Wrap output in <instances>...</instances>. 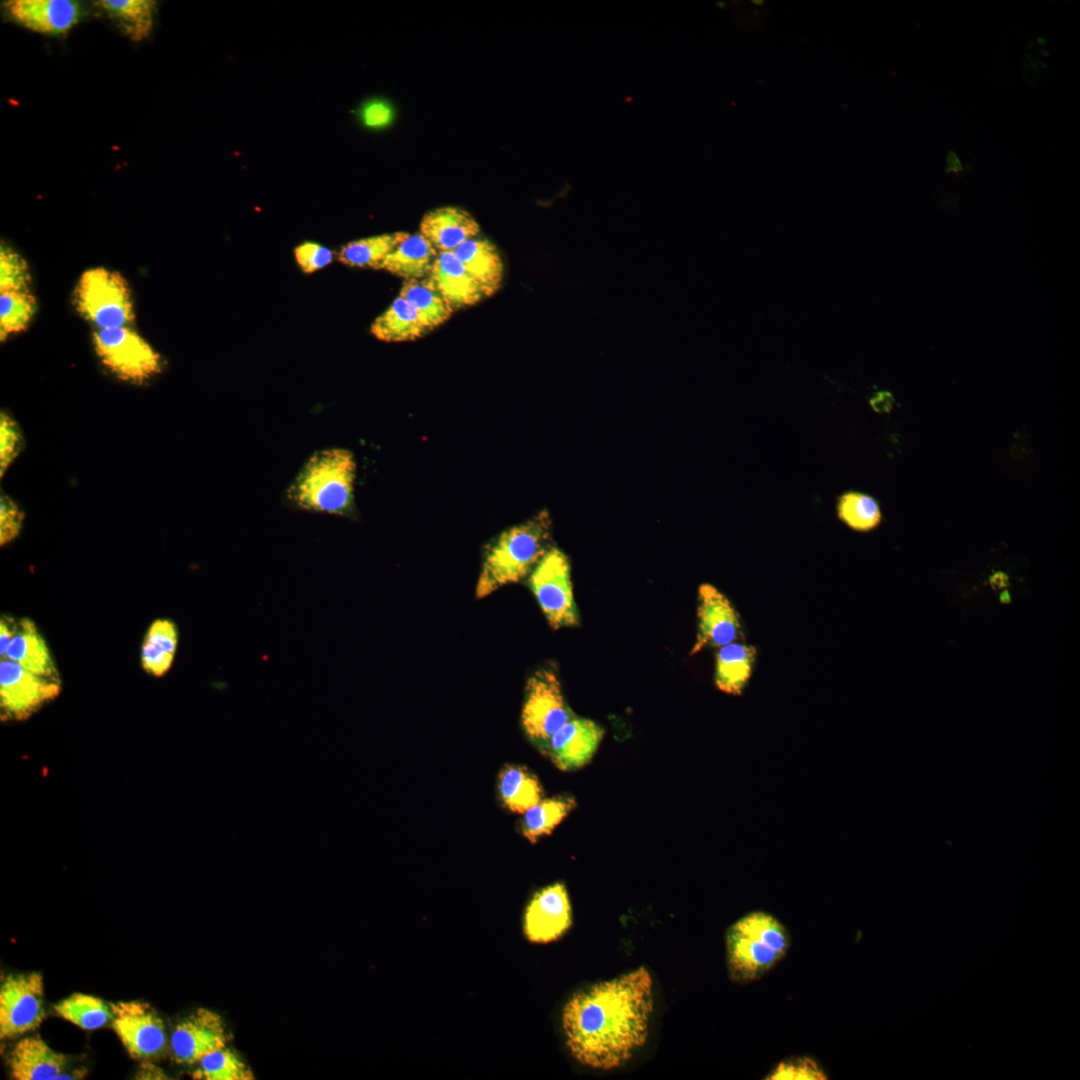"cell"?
Segmentation results:
<instances>
[{
  "label": "cell",
  "mask_w": 1080,
  "mask_h": 1080,
  "mask_svg": "<svg viewBox=\"0 0 1080 1080\" xmlns=\"http://www.w3.org/2000/svg\"><path fill=\"white\" fill-rule=\"evenodd\" d=\"M552 520L546 510L501 532L483 553L476 597L484 598L531 574L551 548Z\"/></svg>",
  "instance_id": "7a4b0ae2"
},
{
  "label": "cell",
  "mask_w": 1080,
  "mask_h": 1080,
  "mask_svg": "<svg viewBox=\"0 0 1080 1080\" xmlns=\"http://www.w3.org/2000/svg\"><path fill=\"white\" fill-rule=\"evenodd\" d=\"M407 235L406 232H394L351 241L340 249L338 261L350 267L379 270L385 258Z\"/></svg>",
  "instance_id": "f1b7e54d"
},
{
  "label": "cell",
  "mask_w": 1080,
  "mask_h": 1080,
  "mask_svg": "<svg viewBox=\"0 0 1080 1080\" xmlns=\"http://www.w3.org/2000/svg\"><path fill=\"white\" fill-rule=\"evenodd\" d=\"M55 1012L63 1019L84 1030H95L112 1020L110 1005L102 999L84 993H74L54 1005Z\"/></svg>",
  "instance_id": "f546056e"
},
{
  "label": "cell",
  "mask_w": 1080,
  "mask_h": 1080,
  "mask_svg": "<svg viewBox=\"0 0 1080 1080\" xmlns=\"http://www.w3.org/2000/svg\"><path fill=\"white\" fill-rule=\"evenodd\" d=\"M36 311L35 298L28 291L0 292L1 341L24 331Z\"/></svg>",
  "instance_id": "d6a6232c"
},
{
  "label": "cell",
  "mask_w": 1080,
  "mask_h": 1080,
  "mask_svg": "<svg viewBox=\"0 0 1080 1080\" xmlns=\"http://www.w3.org/2000/svg\"><path fill=\"white\" fill-rule=\"evenodd\" d=\"M653 1010V979L645 967L594 984L574 993L562 1009L566 1046L583 1066L619 1068L646 1044Z\"/></svg>",
  "instance_id": "6da1fadb"
},
{
  "label": "cell",
  "mask_w": 1080,
  "mask_h": 1080,
  "mask_svg": "<svg viewBox=\"0 0 1080 1080\" xmlns=\"http://www.w3.org/2000/svg\"><path fill=\"white\" fill-rule=\"evenodd\" d=\"M92 344L101 364L122 381L142 385L161 372L160 355L129 327L97 329Z\"/></svg>",
  "instance_id": "8992f818"
},
{
  "label": "cell",
  "mask_w": 1080,
  "mask_h": 1080,
  "mask_svg": "<svg viewBox=\"0 0 1080 1080\" xmlns=\"http://www.w3.org/2000/svg\"><path fill=\"white\" fill-rule=\"evenodd\" d=\"M766 1079L824 1080L827 1075L816 1060L806 1056H793L781 1061Z\"/></svg>",
  "instance_id": "e575fe53"
},
{
  "label": "cell",
  "mask_w": 1080,
  "mask_h": 1080,
  "mask_svg": "<svg viewBox=\"0 0 1080 1080\" xmlns=\"http://www.w3.org/2000/svg\"><path fill=\"white\" fill-rule=\"evenodd\" d=\"M572 924V909L565 885L557 882L537 891L523 915V932L535 944L561 938Z\"/></svg>",
  "instance_id": "4fadbf2b"
},
{
  "label": "cell",
  "mask_w": 1080,
  "mask_h": 1080,
  "mask_svg": "<svg viewBox=\"0 0 1080 1080\" xmlns=\"http://www.w3.org/2000/svg\"><path fill=\"white\" fill-rule=\"evenodd\" d=\"M697 634L690 655L706 647L721 648L733 643L742 633L738 612L716 587L704 583L697 597Z\"/></svg>",
  "instance_id": "5bb4252c"
},
{
  "label": "cell",
  "mask_w": 1080,
  "mask_h": 1080,
  "mask_svg": "<svg viewBox=\"0 0 1080 1080\" xmlns=\"http://www.w3.org/2000/svg\"><path fill=\"white\" fill-rule=\"evenodd\" d=\"M3 658L20 664L41 677L60 680L46 641L28 618L17 622L16 633Z\"/></svg>",
  "instance_id": "ffe728a7"
},
{
  "label": "cell",
  "mask_w": 1080,
  "mask_h": 1080,
  "mask_svg": "<svg viewBox=\"0 0 1080 1080\" xmlns=\"http://www.w3.org/2000/svg\"><path fill=\"white\" fill-rule=\"evenodd\" d=\"M24 521V513L18 504L8 495L0 498V545L13 541L19 534Z\"/></svg>",
  "instance_id": "f35d334b"
},
{
  "label": "cell",
  "mask_w": 1080,
  "mask_h": 1080,
  "mask_svg": "<svg viewBox=\"0 0 1080 1080\" xmlns=\"http://www.w3.org/2000/svg\"><path fill=\"white\" fill-rule=\"evenodd\" d=\"M95 5L131 40L139 42L149 37L155 21V1L101 0Z\"/></svg>",
  "instance_id": "603a6c76"
},
{
  "label": "cell",
  "mask_w": 1080,
  "mask_h": 1080,
  "mask_svg": "<svg viewBox=\"0 0 1080 1080\" xmlns=\"http://www.w3.org/2000/svg\"><path fill=\"white\" fill-rule=\"evenodd\" d=\"M471 276L481 285L485 296L493 295L503 280L504 266L496 246L485 238H472L454 251Z\"/></svg>",
  "instance_id": "44dd1931"
},
{
  "label": "cell",
  "mask_w": 1080,
  "mask_h": 1080,
  "mask_svg": "<svg viewBox=\"0 0 1080 1080\" xmlns=\"http://www.w3.org/2000/svg\"><path fill=\"white\" fill-rule=\"evenodd\" d=\"M175 656L169 654L153 644L143 641L141 648V665L143 669L154 676H162L171 668Z\"/></svg>",
  "instance_id": "60d3db41"
},
{
  "label": "cell",
  "mask_w": 1080,
  "mask_h": 1080,
  "mask_svg": "<svg viewBox=\"0 0 1080 1080\" xmlns=\"http://www.w3.org/2000/svg\"><path fill=\"white\" fill-rule=\"evenodd\" d=\"M67 1062V1056L50 1048L39 1036L22 1038L9 1056L11 1076L16 1080L62 1079L67 1076Z\"/></svg>",
  "instance_id": "e0dca14e"
},
{
  "label": "cell",
  "mask_w": 1080,
  "mask_h": 1080,
  "mask_svg": "<svg viewBox=\"0 0 1080 1080\" xmlns=\"http://www.w3.org/2000/svg\"><path fill=\"white\" fill-rule=\"evenodd\" d=\"M755 657L756 649L751 645L730 643L721 647L715 662L717 688L727 694L740 695L751 677Z\"/></svg>",
  "instance_id": "cb8c5ba5"
},
{
  "label": "cell",
  "mask_w": 1080,
  "mask_h": 1080,
  "mask_svg": "<svg viewBox=\"0 0 1080 1080\" xmlns=\"http://www.w3.org/2000/svg\"><path fill=\"white\" fill-rule=\"evenodd\" d=\"M399 296L406 299L418 311L428 331L446 322L454 312L428 276L405 280Z\"/></svg>",
  "instance_id": "4316f807"
},
{
  "label": "cell",
  "mask_w": 1080,
  "mask_h": 1080,
  "mask_svg": "<svg viewBox=\"0 0 1080 1080\" xmlns=\"http://www.w3.org/2000/svg\"><path fill=\"white\" fill-rule=\"evenodd\" d=\"M438 254L436 248L423 235L408 233L385 258L379 270L408 279H421L429 275Z\"/></svg>",
  "instance_id": "7402d4cb"
},
{
  "label": "cell",
  "mask_w": 1080,
  "mask_h": 1080,
  "mask_svg": "<svg viewBox=\"0 0 1080 1080\" xmlns=\"http://www.w3.org/2000/svg\"><path fill=\"white\" fill-rule=\"evenodd\" d=\"M360 124L370 130H381L390 126L395 118L392 103L383 98H371L364 101L357 110Z\"/></svg>",
  "instance_id": "8d00e7d4"
},
{
  "label": "cell",
  "mask_w": 1080,
  "mask_h": 1080,
  "mask_svg": "<svg viewBox=\"0 0 1080 1080\" xmlns=\"http://www.w3.org/2000/svg\"><path fill=\"white\" fill-rule=\"evenodd\" d=\"M528 585L551 628L579 624L568 557L551 547L529 575Z\"/></svg>",
  "instance_id": "ba28073f"
},
{
  "label": "cell",
  "mask_w": 1080,
  "mask_h": 1080,
  "mask_svg": "<svg viewBox=\"0 0 1080 1080\" xmlns=\"http://www.w3.org/2000/svg\"><path fill=\"white\" fill-rule=\"evenodd\" d=\"M24 446V438L18 423L5 411L0 414V476L6 474L9 467L19 456Z\"/></svg>",
  "instance_id": "d590c367"
},
{
  "label": "cell",
  "mask_w": 1080,
  "mask_h": 1080,
  "mask_svg": "<svg viewBox=\"0 0 1080 1080\" xmlns=\"http://www.w3.org/2000/svg\"><path fill=\"white\" fill-rule=\"evenodd\" d=\"M112 1028L130 1057L148 1060L159 1056L167 1043L162 1018L148 1003L120 1001L110 1004Z\"/></svg>",
  "instance_id": "8fae6325"
},
{
  "label": "cell",
  "mask_w": 1080,
  "mask_h": 1080,
  "mask_svg": "<svg viewBox=\"0 0 1080 1080\" xmlns=\"http://www.w3.org/2000/svg\"><path fill=\"white\" fill-rule=\"evenodd\" d=\"M790 937L772 914L753 911L738 919L726 933L729 975L733 981L757 980L787 953Z\"/></svg>",
  "instance_id": "277c9868"
},
{
  "label": "cell",
  "mask_w": 1080,
  "mask_h": 1080,
  "mask_svg": "<svg viewBox=\"0 0 1080 1080\" xmlns=\"http://www.w3.org/2000/svg\"><path fill=\"white\" fill-rule=\"evenodd\" d=\"M29 268L26 261L8 246L0 249V292L28 291Z\"/></svg>",
  "instance_id": "836d02e7"
},
{
  "label": "cell",
  "mask_w": 1080,
  "mask_h": 1080,
  "mask_svg": "<svg viewBox=\"0 0 1080 1080\" xmlns=\"http://www.w3.org/2000/svg\"><path fill=\"white\" fill-rule=\"evenodd\" d=\"M230 1034L216 1012L198 1008L180 1021L170 1037L174 1060L179 1064L198 1063L205 1055L227 1046Z\"/></svg>",
  "instance_id": "7c38bea8"
},
{
  "label": "cell",
  "mask_w": 1080,
  "mask_h": 1080,
  "mask_svg": "<svg viewBox=\"0 0 1080 1080\" xmlns=\"http://www.w3.org/2000/svg\"><path fill=\"white\" fill-rule=\"evenodd\" d=\"M498 791L504 806L519 814H524L543 799L540 781L521 765H506L502 768L498 776Z\"/></svg>",
  "instance_id": "484cf974"
},
{
  "label": "cell",
  "mask_w": 1080,
  "mask_h": 1080,
  "mask_svg": "<svg viewBox=\"0 0 1080 1080\" xmlns=\"http://www.w3.org/2000/svg\"><path fill=\"white\" fill-rule=\"evenodd\" d=\"M144 640L175 656L179 640L177 626L169 619H157L149 626Z\"/></svg>",
  "instance_id": "ab89813d"
},
{
  "label": "cell",
  "mask_w": 1080,
  "mask_h": 1080,
  "mask_svg": "<svg viewBox=\"0 0 1080 1080\" xmlns=\"http://www.w3.org/2000/svg\"><path fill=\"white\" fill-rule=\"evenodd\" d=\"M44 984L39 972L9 974L0 985V1038L38 1028L45 1018Z\"/></svg>",
  "instance_id": "9c48e42d"
},
{
  "label": "cell",
  "mask_w": 1080,
  "mask_h": 1080,
  "mask_svg": "<svg viewBox=\"0 0 1080 1080\" xmlns=\"http://www.w3.org/2000/svg\"><path fill=\"white\" fill-rule=\"evenodd\" d=\"M428 277L454 310L472 306L485 296L453 251L438 252Z\"/></svg>",
  "instance_id": "d6986e66"
},
{
  "label": "cell",
  "mask_w": 1080,
  "mask_h": 1080,
  "mask_svg": "<svg viewBox=\"0 0 1080 1080\" xmlns=\"http://www.w3.org/2000/svg\"><path fill=\"white\" fill-rule=\"evenodd\" d=\"M576 715L567 704L560 681L551 669L535 671L527 680L521 726L543 753L551 736Z\"/></svg>",
  "instance_id": "52a82bcc"
},
{
  "label": "cell",
  "mask_w": 1080,
  "mask_h": 1080,
  "mask_svg": "<svg viewBox=\"0 0 1080 1080\" xmlns=\"http://www.w3.org/2000/svg\"><path fill=\"white\" fill-rule=\"evenodd\" d=\"M294 257L301 271L310 274L330 264L333 252L319 243L306 241L294 248Z\"/></svg>",
  "instance_id": "74e56055"
},
{
  "label": "cell",
  "mask_w": 1080,
  "mask_h": 1080,
  "mask_svg": "<svg viewBox=\"0 0 1080 1080\" xmlns=\"http://www.w3.org/2000/svg\"><path fill=\"white\" fill-rule=\"evenodd\" d=\"M73 296L77 312L98 329L125 326L134 319L130 288L118 272L103 267L86 270Z\"/></svg>",
  "instance_id": "5b68a950"
},
{
  "label": "cell",
  "mask_w": 1080,
  "mask_h": 1080,
  "mask_svg": "<svg viewBox=\"0 0 1080 1080\" xmlns=\"http://www.w3.org/2000/svg\"><path fill=\"white\" fill-rule=\"evenodd\" d=\"M193 1073L194 1079L203 1080H252L250 1067L230 1048L213 1051L199 1062Z\"/></svg>",
  "instance_id": "1f68e13d"
},
{
  "label": "cell",
  "mask_w": 1080,
  "mask_h": 1080,
  "mask_svg": "<svg viewBox=\"0 0 1080 1080\" xmlns=\"http://www.w3.org/2000/svg\"><path fill=\"white\" fill-rule=\"evenodd\" d=\"M60 691V680L41 677L12 660L1 658L0 708L3 721L29 718L55 699Z\"/></svg>",
  "instance_id": "30bf717a"
},
{
  "label": "cell",
  "mask_w": 1080,
  "mask_h": 1080,
  "mask_svg": "<svg viewBox=\"0 0 1080 1080\" xmlns=\"http://www.w3.org/2000/svg\"><path fill=\"white\" fill-rule=\"evenodd\" d=\"M604 733L595 721L575 716L551 736L543 754L559 770L579 769L590 762Z\"/></svg>",
  "instance_id": "2e32d148"
},
{
  "label": "cell",
  "mask_w": 1080,
  "mask_h": 1080,
  "mask_svg": "<svg viewBox=\"0 0 1080 1080\" xmlns=\"http://www.w3.org/2000/svg\"><path fill=\"white\" fill-rule=\"evenodd\" d=\"M153 1069H154V1066H152L150 1063H145L144 1066L142 1067L143 1072L140 1074L141 1075L140 1078H149V1079H151V1078H157V1079L165 1078L163 1072H159V1073H157V1071L152 1072Z\"/></svg>",
  "instance_id": "ee69618b"
},
{
  "label": "cell",
  "mask_w": 1080,
  "mask_h": 1080,
  "mask_svg": "<svg viewBox=\"0 0 1080 1080\" xmlns=\"http://www.w3.org/2000/svg\"><path fill=\"white\" fill-rule=\"evenodd\" d=\"M17 630V622L8 616H2L0 621V655L4 657Z\"/></svg>",
  "instance_id": "b9f144b4"
},
{
  "label": "cell",
  "mask_w": 1080,
  "mask_h": 1080,
  "mask_svg": "<svg viewBox=\"0 0 1080 1080\" xmlns=\"http://www.w3.org/2000/svg\"><path fill=\"white\" fill-rule=\"evenodd\" d=\"M480 226L466 210L456 206H444L427 212L420 223V234L438 252L454 251L465 241L475 238Z\"/></svg>",
  "instance_id": "ac0fdd59"
},
{
  "label": "cell",
  "mask_w": 1080,
  "mask_h": 1080,
  "mask_svg": "<svg viewBox=\"0 0 1080 1080\" xmlns=\"http://www.w3.org/2000/svg\"><path fill=\"white\" fill-rule=\"evenodd\" d=\"M356 462L342 448L314 453L302 467L286 495L299 509L352 518L355 513Z\"/></svg>",
  "instance_id": "3957f363"
},
{
  "label": "cell",
  "mask_w": 1080,
  "mask_h": 1080,
  "mask_svg": "<svg viewBox=\"0 0 1080 1080\" xmlns=\"http://www.w3.org/2000/svg\"><path fill=\"white\" fill-rule=\"evenodd\" d=\"M836 509L838 518L858 532L871 531L882 520L881 509L875 498L858 491H847L839 495Z\"/></svg>",
  "instance_id": "4dcf8cb0"
},
{
  "label": "cell",
  "mask_w": 1080,
  "mask_h": 1080,
  "mask_svg": "<svg viewBox=\"0 0 1080 1080\" xmlns=\"http://www.w3.org/2000/svg\"><path fill=\"white\" fill-rule=\"evenodd\" d=\"M370 331L384 342L413 341L428 332L418 311L401 296L373 321Z\"/></svg>",
  "instance_id": "d4e9b609"
},
{
  "label": "cell",
  "mask_w": 1080,
  "mask_h": 1080,
  "mask_svg": "<svg viewBox=\"0 0 1080 1080\" xmlns=\"http://www.w3.org/2000/svg\"><path fill=\"white\" fill-rule=\"evenodd\" d=\"M576 806L575 798L566 794L542 799L523 814L522 835L530 843H536L549 835Z\"/></svg>",
  "instance_id": "83f0119b"
},
{
  "label": "cell",
  "mask_w": 1080,
  "mask_h": 1080,
  "mask_svg": "<svg viewBox=\"0 0 1080 1080\" xmlns=\"http://www.w3.org/2000/svg\"><path fill=\"white\" fill-rule=\"evenodd\" d=\"M2 8L13 22L48 36L66 34L85 14L83 4L72 0H10Z\"/></svg>",
  "instance_id": "9a60e30c"
},
{
  "label": "cell",
  "mask_w": 1080,
  "mask_h": 1080,
  "mask_svg": "<svg viewBox=\"0 0 1080 1080\" xmlns=\"http://www.w3.org/2000/svg\"><path fill=\"white\" fill-rule=\"evenodd\" d=\"M895 399L890 391L881 390L872 395L869 404L878 413H888L892 410Z\"/></svg>",
  "instance_id": "7bdbcfd3"
}]
</instances>
